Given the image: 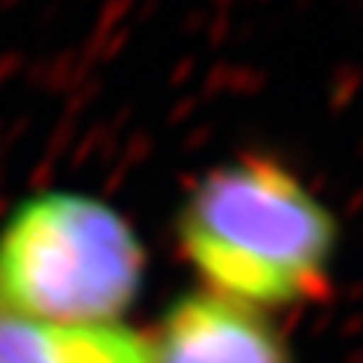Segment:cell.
Wrapping results in <instances>:
<instances>
[{"label":"cell","instance_id":"obj_2","mask_svg":"<svg viewBox=\"0 0 363 363\" xmlns=\"http://www.w3.org/2000/svg\"><path fill=\"white\" fill-rule=\"evenodd\" d=\"M133 224L82 191H37L0 221V309L43 324H121L143 291Z\"/></svg>","mask_w":363,"mask_h":363},{"label":"cell","instance_id":"obj_1","mask_svg":"<svg viewBox=\"0 0 363 363\" xmlns=\"http://www.w3.org/2000/svg\"><path fill=\"white\" fill-rule=\"evenodd\" d=\"M176 240L203 291L267 315L312 306L333 285V212L267 155L203 173L179 206Z\"/></svg>","mask_w":363,"mask_h":363},{"label":"cell","instance_id":"obj_3","mask_svg":"<svg viewBox=\"0 0 363 363\" xmlns=\"http://www.w3.org/2000/svg\"><path fill=\"white\" fill-rule=\"evenodd\" d=\"M149 342V363H294L272 315L194 291L161 315Z\"/></svg>","mask_w":363,"mask_h":363},{"label":"cell","instance_id":"obj_4","mask_svg":"<svg viewBox=\"0 0 363 363\" xmlns=\"http://www.w3.org/2000/svg\"><path fill=\"white\" fill-rule=\"evenodd\" d=\"M0 363H149V342L124 324H43L0 309Z\"/></svg>","mask_w":363,"mask_h":363}]
</instances>
